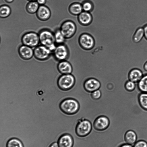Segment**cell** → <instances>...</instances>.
<instances>
[{"label":"cell","instance_id":"obj_1","mask_svg":"<svg viewBox=\"0 0 147 147\" xmlns=\"http://www.w3.org/2000/svg\"><path fill=\"white\" fill-rule=\"evenodd\" d=\"M38 34L41 44L51 51H53L56 47L54 33L48 29H43L40 31Z\"/></svg>","mask_w":147,"mask_h":147},{"label":"cell","instance_id":"obj_2","mask_svg":"<svg viewBox=\"0 0 147 147\" xmlns=\"http://www.w3.org/2000/svg\"><path fill=\"white\" fill-rule=\"evenodd\" d=\"M60 108L64 113L68 115L76 114L79 109V104L76 100L67 98L63 100L60 103Z\"/></svg>","mask_w":147,"mask_h":147},{"label":"cell","instance_id":"obj_3","mask_svg":"<svg viewBox=\"0 0 147 147\" xmlns=\"http://www.w3.org/2000/svg\"><path fill=\"white\" fill-rule=\"evenodd\" d=\"M92 129L91 122L88 120L82 118L78 120L76 126L75 132L78 137H84L90 133Z\"/></svg>","mask_w":147,"mask_h":147},{"label":"cell","instance_id":"obj_4","mask_svg":"<svg viewBox=\"0 0 147 147\" xmlns=\"http://www.w3.org/2000/svg\"><path fill=\"white\" fill-rule=\"evenodd\" d=\"M75 81L74 77L71 74H63L58 78L57 85L61 90H67L71 89L74 86Z\"/></svg>","mask_w":147,"mask_h":147},{"label":"cell","instance_id":"obj_5","mask_svg":"<svg viewBox=\"0 0 147 147\" xmlns=\"http://www.w3.org/2000/svg\"><path fill=\"white\" fill-rule=\"evenodd\" d=\"M21 40L23 45L31 48L35 47L40 42L38 34L33 32H29L24 34L22 36Z\"/></svg>","mask_w":147,"mask_h":147},{"label":"cell","instance_id":"obj_6","mask_svg":"<svg viewBox=\"0 0 147 147\" xmlns=\"http://www.w3.org/2000/svg\"><path fill=\"white\" fill-rule=\"evenodd\" d=\"M75 24L70 20H67L61 24L59 29L65 38H69L73 36L76 30Z\"/></svg>","mask_w":147,"mask_h":147},{"label":"cell","instance_id":"obj_7","mask_svg":"<svg viewBox=\"0 0 147 147\" xmlns=\"http://www.w3.org/2000/svg\"><path fill=\"white\" fill-rule=\"evenodd\" d=\"M51 52L47 47L41 45L35 47L34 50V55L38 60H45L49 58Z\"/></svg>","mask_w":147,"mask_h":147},{"label":"cell","instance_id":"obj_8","mask_svg":"<svg viewBox=\"0 0 147 147\" xmlns=\"http://www.w3.org/2000/svg\"><path fill=\"white\" fill-rule=\"evenodd\" d=\"M53 55L57 60L64 61L68 57L69 52L66 46L63 44L58 45L53 51Z\"/></svg>","mask_w":147,"mask_h":147},{"label":"cell","instance_id":"obj_9","mask_svg":"<svg viewBox=\"0 0 147 147\" xmlns=\"http://www.w3.org/2000/svg\"><path fill=\"white\" fill-rule=\"evenodd\" d=\"M110 125V121L109 118L105 116H100L98 117L94 120L93 126L94 129L98 131H102L106 130Z\"/></svg>","mask_w":147,"mask_h":147},{"label":"cell","instance_id":"obj_10","mask_svg":"<svg viewBox=\"0 0 147 147\" xmlns=\"http://www.w3.org/2000/svg\"><path fill=\"white\" fill-rule=\"evenodd\" d=\"M79 41L81 47L86 50L91 49L94 45V40L93 37L86 33L83 34L80 36Z\"/></svg>","mask_w":147,"mask_h":147},{"label":"cell","instance_id":"obj_11","mask_svg":"<svg viewBox=\"0 0 147 147\" xmlns=\"http://www.w3.org/2000/svg\"><path fill=\"white\" fill-rule=\"evenodd\" d=\"M57 143L59 147H73L74 141L71 135L65 133L60 136L58 139Z\"/></svg>","mask_w":147,"mask_h":147},{"label":"cell","instance_id":"obj_12","mask_svg":"<svg viewBox=\"0 0 147 147\" xmlns=\"http://www.w3.org/2000/svg\"><path fill=\"white\" fill-rule=\"evenodd\" d=\"M51 15L49 8L46 6L40 5L36 12L38 18L42 21H46L49 19Z\"/></svg>","mask_w":147,"mask_h":147},{"label":"cell","instance_id":"obj_13","mask_svg":"<svg viewBox=\"0 0 147 147\" xmlns=\"http://www.w3.org/2000/svg\"><path fill=\"white\" fill-rule=\"evenodd\" d=\"M18 52L20 57L26 60L30 59L34 55V50L32 48L24 45L19 47Z\"/></svg>","mask_w":147,"mask_h":147},{"label":"cell","instance_id":"obj_14","mask_svg":"<svg viewBox=\"0 0 147 147\" xmlns=\"http://www.w3.org/2000/svg\"><path fill=\"white\" fill-rule=\"evenodd\" d=\"M100 82L96 79L91 78L86 80L84 86L86 90L89 92H92L98 90L100 86Z\"/></svg>","mask_w":147,"mask_h":147},{"label":"cell","instance_id":"obj_15","mask_svg":"<svg viewBox=\"0 0 147 147\" xmlns=\"http://www.w3.org/2000/svg\"><path fill=\"white\" fill-rule=\"evenodd\" d=\"M57 69L59 72L63 74H70L72 71L70 63L65 60L61 61L58 63Z\"/></svg>","mask_w":147,"mask_h":147},{"label":"cell","instance_id":"obj_16","mask_svg":"<svg viewBox=\"0 0 147 147\" xmlns=\"http://www.w3.org/2000/svg\"><path fill=\"white\" fill-rule=\"evenodd\" d=\"M143 76L141 70L138 69L134 68L130 71L128 77L129 80L136 83L139 82Z\"/></svg>","mask_w":147,"mask_h":147},{"label":"cell","instance_id":"obj_17","mask_svg":"<svg viewBox=\"0 0 147 147\" xmlns=\"http://www.w3.org/2000/svg\"><path fill=\"white\" fill-rule=\"evenodd\" d=\"M78 20L80 23L84 25L89 24L92 20V17L89 12L84 11L78 15Z\"/></svg>","mask_w":147,"mask_h":147},{"label":"cell","instance_id":"obj_18","mask_svg":"<svg viewBox=\"0 0 147 147\" xmlns=\"http://www.w3.org/2000/svg\"><path fill=\"white\" fill-rule=\"evenodd\" d=\"M124 138L125 140L127 143L132 144H134L136 141L137 136L134 131L129 130L125 133Z\"/></svg>","mask_w":147,"mask_h":147},{"label":"cell","instance_id":"obj_19","mask_svg":"<svg viewBox=\"0 0 147 147\" xmlns=\"http://www.w3.org/2000/svg\"><path fill=\"white\" fill-rule=\"evenodd\" d=\"M69 10L71 13L75 15H78L83 10L82 5L78 3L71 4L69 7Z\"/></svg>","mask_w":147,"mask_h":147},{"label":"cell","instance_id":"obj_20","mask_svg":"<svg viewBox=\"0 0 147 147\" xmlns=\"http://www.w3.org/2000/svg\"><path fill=\"white\" fill-rule=\"evenodd\" d=\"M39 5L37 1H29L26 6V11L29 13L34 14L37 11Z\"/></svg>","mask_w":147,"mask_h":147},{"label":"cell","instance_id":"obj_21","mask_svg":"<svg viewBox=\"0 0 147 147\" xmlns=\"http://www.w3.org/2000/svg\"><path fill=\"white\" fill-rule=\"evenodd\" d=\"M138 86L139 90L141 92L147 93V74L143 76L138 82Z\"/></svg>","mask_w":147,"mask_h":147},{"label":"cell","instance_id":"obj_22","mask_svg":"<svg viewBox=\"0 0 147 147\" xmlns=\"http://www.w3.org/2000/svg\"><path fill=\"white\" fill-rule=\"evenodd\" d=\"M144 36L143 28H139L136 30L133 36V40L135 42H139L142 40Z\"/></svg>","mask_w":147,"mask_h":147},{"label":"cell","instance_id":"obj_23","mask_svg":"<svg viewBox=\"0 0 147 147\" xmlns=\"http://www.w3.org/2000/svg\"><path fill=\"white\" fill-rule=\"evenodd\" d=\"M11 12L10 7L8 5H3L0 7V17L1 18H5L8 17Z\"/></svg>","mask_w":147,"mask_h":147},{"label":"cell","instance_id":"obj_24","mask_svg":"<svg viewBox=\"0 0 147 147\" xmlns=\"http://www.w3.org/2000/svg\"><path fill=\"white\" fill-rule=\"evenodd\" d=\"M6 147H24L23 144L19 139L12 138L9 140L7 142Z\"/></svg>","mask_w":147,"mask_h":147},{"label":"cell","instance_id":"obj_25","mask_svg":"<svg viewBox=\"0 0 147 147\" xmlns=\"http://www.w3.org/2000/svg\"><path fill=\"white\" fill-rule=\"evenodd\" d=\"M138 102L141 107L147 110V93L142 92L138 96Z\"/></svg>","mask_w":147,"mask_h":147},{"label":"cell","instance_id":"obj_26","mask_svg":"<svg viewBox=\"0 0 147 147\" xmlns=\"http://www.w3.org/2000/svg\"><path fill=\"white\" fill-rule=\"evenodd\" d=\"M55 43L58 45L63 44L65 40V37L59 29H57L54 33Z\"/></svg>","mask_w":147,"mask_h":147},{"label":"cell","instance_id":"obj_27","mask_svg":"<svg viewBox=\"0 0 147 147\" xmlns=\"http://www.w3.org/2000/svg\"><path fill=\"white\" fill-rule=\"evenodd\" d=\"M82 6L83 10L88 12L91 11L93 8L92 3L89 1H84L82 4Z\"/></svg>","mask_w":147,"mask_h":147},{"label":"cell","instance_id":"obj_28","mask_svg":"<svg viewBox=\"0 0 147 147\" xmlns=\"http://www.w3.org/2000/svg\"><path fill=\"white\" fill-rule=\"evenodd\" d=\"M136 86L135 83L131 80L127 81L125 84V87L127 91L131 92L133 91Z\"/></svg>","mask_w":147,"mask_h":147},{"label":"cell","instance_id":"obj_29","mask_svg":"<svg viewBox=\"0 0 147 147\" xmlns=\"http://www.w3.org/2000/svg\"><path fill=\"white\" fill-rule=\"evenodd\" d=\"M101 91L99 90H96L92 92L91 94L92 98L94 99H98L101 97Z\"/></svg>","mask_w":147,"mask_h":147},{"label":"cell","instance_id":"obj_30","mask_svg":"<svg viewBox=\"0 0 147 147\" xmlns=\"http://www.w3.org/2000/svg\"><path fill=\"white\" fill-rule=\"evenodd\" d=\"M134 147H147V142L143 140H140L136 142Z\"/></svg>","mask_w":147,"mask_h":147},{"label":"cell","instance_id":"obj_31","mask_svg":"<svg viewBox=\"0 0 147 147\" xmlns=\"http://www.w3.org/2000/svg\"><path fill=\"white\" fill-rule=\"evenodd\" d=\"M144 31V37L147 40V24L143 27Z\"/></svg>","mask_w":147,"mask_h":147},{"label":"cell","instance_id":"obj_32","mask_svg":"<svg viewBox=\"0 0 147 147\" xmlns=\"http://www.w3.org/2000/svg\"><path fill=\"white\" fill-rule=\"evenodd\" d=\"M37 2L39 5H44L46 2V0H37Z\"/></svg>","mask_w":147,"mask_h":147},{"label":"cell","instance_id":"obj_33","mask_svg":"<svg viewBox=\"0 0 147 147\" xmlns=\"http://www.w3.org/2000/svg\"><path fill=\"white\" fill-rule=\"evenodd\" d=\"M119 147H134L131 144H123L120 145Z\"/></svg>","mask_w":147,"mask_h":147},{"label":"cell","instance_id":"obj_34","mask_svg":"<svg viewBox=\"0 0 147 147\" xmlns=\"http://www.w3.org/2000/svg\"><path fill=\"white\" fill-rule=\"evenodd\" d=\"M49 147H59L58 143L54 142L51 144Z\"/></svg>","mask_w":147,"mask_h":147},{"label":"cell","instance_id":"obj_35","mask_svg":"<svg viewBox=\"0 0 147 147\" xmlns=\"http://www.w3.org/2000/svg\"><path fill=\"white\" fill-rule=\"evenodd\" d=\"M144 67L145 70L147 71V61L144 64Z\"/></svg>","mask_w":147,"mask_h":147},{"label":"cell","instance_id":"obj_36","mask_svg":"<svg viewBox=\"0 0 147 147\" xmlns=\"http://www.w3.org/2000/svg\"><path fill=\"white\" fill-rule=\"evenodd\" d=\"M5 1L8 3H10L12 2L14 0H4Z\"/></svg>","mask_w":147,"mask_h":147},{"label":"cell","instance_id":"obj_37","mask_svg":"<svg viewBox=\"0 0 147 147\" xmlns=\"http://www.w3.org/2000/svg\"><path fill=\"white\" fill-rule=\"evenodd\" d=\"M29 1H37V0H27Z\"/></svg>","mask_w":147,"mask_h":147}]
</instances>
